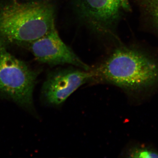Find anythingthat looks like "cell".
<instances>
[{"label":"cell","instance_id":"cell-2","mask_svg":"<svg viewBox=\"0 0 158 158\" xmlns=\"http://www.w3.org/2000/svg\"><path fill=\"white\" fill-rule=\"evenodd\" d=\"M55 9L49 0L8 3L0 7V41L27 44L56 28Z\"/></svg>","mask_w":158,"mask_h":158},{"label":"cell","instance_id":"cell-5","mask_svg":"<svg viewBox=\"0 0 158 158\" xmlns=\"http://www.w3.org/2000/svg\"><path fill=\"white\" fill-rule=\"evenodd\" d=\"M92 78V74L89 71H56L49 74L43 86V95L48 104L58 106Z\"/></svg>","mask_w":158,"mask_h":158},{"label":"cell","instance_id":"cell-1","mask_svg":"<svg viewBox=\"0 0 158 158\" xmlns=\"http://www.w3.org/2000/svg\"><path fill=\"white\" fill-rule=\"evenodd\" d=\"M92 79L116 85L130 92L158 85V61L138 49H117L93 70Z\"/></svg>","mask_w":158,"mask_h":158},{"label":"cell","instance_id":"cell-6","mask_svg":"<svg viewBox=\"0 0 158 158\" xmlns=\"http://www.w3.org/2000/svg\"><path fill=\"white\" fill-rule=\"evenodd\" d=\"M75 2L80 17L101 33L111 31L122 9L119 0H75Z\"/></svg>","mask_w":158,"mask_h":158},{"label":"cell","instance_id":"cell-4","mask_svg":"<svg viewBox=\"0 0 158 158\" xmlns=\"http://www.w3.org/2000/svg\"><path fill=\"white\" fill-rule=\"evenodd\" d=\"M28 45L40 62L52 65L70 64L85 71L90 70V67L62 41L56 28Z\"/></svg>","mask_w":158,"mask_h":158},{"label":"cell","instance_id":"cell-7","mask_svg":"<svg viewBox=\"0 0 158 158\" xmlns=\"http://www.w3.org/2000/svg\"><path fill=\"white\" fill-rule=\"evenodd\" d=\"M144 16L158 32V0H136Z\"/></svg>","mask_w":158,"mask_h":158},{"label":"cell","instance_id":"cell-3","mask_svg":"<svg viewBox=\"0 0 158 158\" xmlns=\"http://www.w3.org/2000/svg\"><path fill=\"white\" fill-rule=\"evenodd\" d=\"M38 73L7 51L0 41V94L29 108Z\"/></svg>","mask_w":158,"mask_h":158},{"label":"cell","instance_id":"cell-8","mask_svg":"<svg viewBox=\"0 0 158 158\" xmlns=\"http://www.w3.org/2000/svg\"><path fill=\"white\" fill-rule=\"evenodd\" d=\"M127 155L131 158H158V152L150 148L139 145L132 148Z\"/></svg>","mask_w":158,"mask_h":158},{"label":"cell","instance_id":"cell-9","mask_svg":"<svg viewBox=\"0 0 158 158\" xmlns=\"http://www.w3.org/2000/svg\"><path fill=\"white\" fill-rule=\"evenodd\" d=\"M119 1L121 4L122 9H123L125 11H130L131 7H130L129 0H119Z\"/></svg>","mask_w":158,"mask_h":158}]
</instances>
